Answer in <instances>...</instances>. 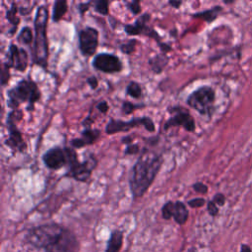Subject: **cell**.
I'll use <instances>...</instances> for the list:
<instances>
[{
    "instance_id": "6da1fadb",
    "label": "cell",
    "mask_w": 252,
    "mask_h": 252,
    "mask_svg": "<svg viewBox=\"0 0 252 252\" xmlns=\"http://www.w3.org/2000/svg\"><path fill=\"white\" fill-rule=\"evenodd\" d=\"M27 240L46 252H79V242L73 232L56 223L32 228L27 234Z\"/></svg>"
},
{
    "instance_id": "7a4b0ae2",
    "label": "cell",
    "mask_w": 252,
    "mask_h": 252,
    "mask_svg": "<svg viewBox=\"0 0 252 252\" xmlns=\"http://www.w3.org/2000/svg\"><path fill=\"white\" fill-rule=\"evenodd\" d=\"M162 162L163 158L160 155L147 149L144 150L129 175L130 191L134 198H140L147 192L158 175Z\"/></svg>"
},
{
    "instance_id": "3957f363",
    "label": "cell",
    "mask_w": 252,
    "mask_h": 252,
    "mask_svg": "<svg viewBox=\"0 0 252 252\" xmlns=\"http://www.w3.org/2000/svg\"><path fill=\"white\" fill-rule=\"evenodd\" d=\"M49 18L46 6H39L34 17V44H33V62L42 67H47L48 42L46 36V28Z\"/></svg>"
},
{
    "instance_id": "277c9868",
    "label": "cell",
    "mask_w": 252,
    "mask_h": 252,
    "mask_svg": "<svg viewBox=\"0 0 252 252\" xmlns=\"http://www.w3.org/2000/svg\"><path fill=\"white\" fill-rule=\"evenodd\" d=\"M7 105L12 110L18 109L21 103H27L28 111L33 110L34 104L39 100L41 94L37 85L31 79H23L12 89L7 91Z\"/></svg>"
},
{
    "instance_id": "5b68a950",
    "label": "cell",
    "mask_w": 252,
    "mask_h": 252,
    "mask_svg": "<svg viewBox=\"0 0 252 252\" xmlns=\"http://www.w3.org/2000/svg\"><path fill=\"white\" fill-rule=\"evenodd\" d=\"M186 102L200 114L210 117L215 109V92L211 87L203 86L195 90L187 97Z\"/></svg>"
},
{
    "instance_id": "8992f818",
    "label": "cell",
    "mask_w": 252,
    "mask_h": 252,
    "mask_svg": "<svg viewBox=\"0 0 252 252\" xmlns=\"http://www.w3.org/2000/svg\"><path fill=\"white\" fill-rule=\"evenodd\" d=\"M78 160V156L73 148H51L42 156V161L50 169H60L63 166H70Z\"/></svg>"
},
{
    "instance_id": "52a82bcc",
    "label": "cell",
    "mask_w": 252,
    "mask_h": 252,
    "mask_svg": "<svg viewBox=\"0 0 252 252\" xmlns=\"http://www.w3.org/2000/svg\"><path fill=\"white\" fill-rule=\"evenodd\" d=\"M23 113L20 109L11 110L7 116V129L9 137L5 141V144L12 150L20 153H24L27 150V144L23 139L22 133L17 127V121L21 120Z\"/></svg>"
},
{
    "instance_id": "ba28073f",
    "label": "cell",
    "mask_w": 252,
    "mask_h": 252,
    "mask_svg": "<svg viewBox=\"0 0 252 252\" xmlns=\"http://www.w3.org/2000/svg\"><path fill=\"white\" fill-rule=\"evenodd\" d=\"M138 126H144L146 130L149 132H155L156 130L153 119L148 116H143V117L132 118L130 121L116 120L111 118L105 126V132L108 135H113L118 132H127L130 129Z\"/></svg>"
},
{
    "instance_id": "9c48e42d",
    "label": "cell",
    "mask_w": 252,
    "mask_h": 252,
    "mask_svg": "<svg viewBox=\"0 0 252 252\" xmlns=\"http://www.w3.org/2000/svg\"><path fill=\"white\" fill-rule=\"evenodd\" d=\"M98 46V32L96 29L87 27L79 32V49L84 56H93Z\"/></svg>"
},
{
    "instance_id": "30bf717a",
    "label": "cell",
    "mask_w": 252,
    "mask_h": 252,
    "mask_svg": "<svg viewBox=\"0 0 252 252\" xmlns=\"http://www.w3.org/2000/svg\"><path fill=\"white\" fill-rule=\"evenodd\" d=\"M93 66L103 73H119L123 69L120 58L112 53H98L93 60Z\"/></svg>"
},
{
    "instance_id": "8fae6325",
    "label": "cell",
    "mask_w": 252,
    "mask_h": 252,
    "mask_svg": "<svg viewBox=\"0 0 252 252\" xmlns=\"http://www.w3.org/2000/svg\"><path fill=\"white\" fill-rule=\"evenodd\" d=\"M96 163H97V160L95 157L91 155L83 162H80L79 160H77L72 165H70L68 167L69 169H68L67 175L76 179L77 181L86 182L91 177L92 171L94 170V168H95Z\"/></svg>"
},
{
    "instance_id": "7c38bea8",
    "label": "cell",
    "mask_w": 252,
    "mask_h": 252,
    "mask_svg": "<svg viewBox=\"0 0 252 252\" xmlns=\"http://www.w3.org/2000/svg\"><path fill=\"white\" fill-rule=\"evenodd\" d=\"M173 115L164 123V130H168L173 126H182L186 131L193 132L195 130V121L192 115L184 108L173 107L169 110Z\"/></svg>"
},
{
    "instance_id": "4fadbf2b",
    "label": "cell",
    "mask_w": 252,
    "mask_h": 252,
    "mask_svg": "<svg viewBox=\"0 0 252 252\" xmlns=\"http://www.w3.org/2000/svg\"><path fill=\"white\" fill-rule=\"evenodd\" d=\"M151 18V15L145 13L142 16H140L134 23V25H126L125 27V32L129 35H146L150 36L152 38H155L158 43H160V36L158 34V32L152 28L147 25Z\"/></svg>"
},
{
    "instance_id": "5bb4252c",
    "label": "cell",
    "mask_w": 252,
    "mask_h": 252,
    "mask_svg": "<svg viewBox=\"0 0 252 252\" xmlns=\"http://www.w3.org/2000/svg\"><path fill=\"white\" fill-rule=\"evenodd\" d=\"M6 63L10 66V68H14L17 71H26L29 65V56L27 51L16 44H10L8 62Z\"/></svg>"
},
{
    "instance_id": "9a60e30c",
    "label": "cell",
    "mask_w": 252,
    "mask_h": 252,
    "mask_svg": "<svg viewBox=\"0 0 252 252\" xmlns=\"http://www.w3.org/2000/svg\"><path fill=\"white\" fill-rule=\"evenodd\" d=\"M100 136V131L98 129H91L86 128L81 133V138H76L71 141V146L74 149H80L85 146H89L94 144Z\"/></svg>"
},
{
    "instance_id": "2e32d148",
    "label": "cell",
    "mask_w": 252,
    "mask_h": 252,
    "mask_svg": "<svg viewBox=\"0 0 252 252\" xmlns=\"http://www.w3.org/2000/svg\"><path fill=\"white\" fill-rule=\"evenodd\" d=\"M172 218L179 224H183L186 222L188 219V210L182 202L180 201L174 202L173 208H172Z\"/></svg>"
},
{
    "instance_id": "e0dca14e",
    "label": "cell",
    "mask_w": 252,
    "mask_h": 252,
    "mask_svg": "<svg viewBox=\"0 0 252 252\" xmlns=\"http://www.w3.org/2000/svg\"><path fill=\"white\" fill-rule=\"evenodd\" d=\"M122 232L119 230L112 231L110 238L108 240L107 248L105 252H119L122 245Z\"/></svg>"
},
{
    "instance_id": "ac0fdd59",
    "label": "cell",
    "mask_w": 252,
    "mask_h": 252,
    "mask_svg": "<svg viewBox=\"0 0 252 252\" xmlns=\"http://www.w3.org/2000/svg\"><path fill=\"white\" fill-rule=\"evenodd\" d=\"M17 11H18V7L16 3H12L10 9H8L6 13V18L9 21V23L12 25V29L10 30L11 34L17 32V28L20 24V18L17 16Z\"/></svg>"
},
{
    "instance_id": "d6986e66",
    "label": "cell",
    "mask_w": 252,
    "mask_h": 252,
    "mask_svg": "<svg viewBox=\"0 0 252 252\" xmlns=\"http://www.w3.org/2000/svg\"><path fill=\"white\" fill-rule=\"evenodd\" d=\"M67 10H68V5L66 0L55 1L53 5V13H52L53 22H59L63 18V16L66 14Z\"/></svg>"
},
{
    "instance_id": "ffe728a7",
    "label": "cell",
    "mask_w": 252,
    "mask_h": 252,
    "mask_svg": "<svg viewBox=\"0 0 252 252\" xmlns=\"http://www.w3.org/2000/svg\"><path fill=\"white\" fill-rule=\"evenodd\" d=\"M166 63L167 57L165 56V54H157L149 60V64L151 65V68L155 73H160L165 67Z\"/></svg>"
},
{
    "instance_id": "44dd1931",
    "label": "cell",
    "mask_w": 252,
    "mask_h": 252,
    "mask_svg": "<svg viewBox=\"0 0 252 252\" xmlns=\"http://www.w3.org/2000/svg\"><path fill=\"white\" fill-rule=\"evenodd\" d=\"M221 11V7L220 6H216L210 10H206V11H203V12H200V13H195L193 14V17L195 18H201L207 22H212L214 21L220 14V12Z\"/></svg>"
},
{
    "instance_id": "7402d4cb",
    "label": "cell",
    "mask_w": 252,
    "mask_h": 252,
    "mask_svg": "<svg viewBox=\"0 0 252 252\" xmlns=\"http://www.w3.org/2000/svg\"><path fill=\"white\" fill-rule=\"evenodd\" d=\"M126 94L134 98H140L142 96V88L137 82H130L126 87Z\"/></svg>"
},
{
    "instance_id": "603a6c76",
    "label": "cell",
    "mask_w": 252,
    "mask_h": 252,
    "mask_svg": "<svg viewBox=\"0 0 252 252\" xmlns=\"http://www.w3.org/2000/svg\"><path fill=\"white\" fill-rule=\"evenodd\" d=\"M18 41L24 44H31L32 41V32L30 27H24L18 34Z\"/></svg>"
},
{
    "instance_id": "cb8c5ba5",
    "label": "cell",
    "mask_w": 252,
    "mask_h": 252,
    "mask_svg": "<svg viewBox=\"0 0 252 252\" xmlns=\"http://www.w3.org/2000/svg\"><path fill=\"white\" fill-rule=\"evenodd\" d=\"M94 11L100 15H107L108 14V1L105 0H97L94 3Z\"/></svg>"
},
{
    "instance_id": "d4e9b609",
    "label": "cell",
    "mask_w": 252,
    "mask_h": 252,
    "mask_svg": "<svg viewBox=\"0 0 252 252\" xmlns=\"http://www.w3.org/2000/svg\"><path fill=\"white\" fill-rule=\"evenodd\" d=\"M173 202L168 201L166 202L162 209H161V214H162V218L165 220H169L172 218V208H173Z\"/></svg>"
},
{
    "instance_id": "484cf974",
    "label": "cell",
    "mask_w": 252,
    "mask_h": 252,
    "mask_svg": "<svg viewBox=\"0 0 252 252\" xmlns=\"http://www.w3.org/2000/svg\"><path fill=\"white\" fill-rule=\"evenodd\" d=\"M137 41L136 39H130L129 41H127L126 43H123L121 44L120 46V49L123 53H126V54H131L134 50H135V45H136Z\"/></svg>"
},
{
    "instance_id": "4316f807",
    "label": "cell",
    "mask_w": 252,
    "mask_h": 252,
    "mask_svg": "<svg viewBox=\"0 0 252 252\" xmlns=\"http://www.w3.org/2000/svg\"><path fill=\"white\" fill-rule=\"evenodd\" d=\"M10 66L7 63H4L2 66V71H1V85L5 86L9 79H10Z\"/></svg>"
},
{
    "instance_id": "83f0119b",
    "label": "cell",
    "mask_w": 252,
    "mask_h": 252,
    "mask_svg": "<svg viewBox=\"0 0 252 252\" xmlns=\"http://www.w3.org/2000/svg\"><path fill=\"white\" fill-rule=\"evenodd\" d=\"M126 6L129 9V11L133 15H138L141 13V5L140 1H132V2H126Z\"/></svg>"
},
{
    "instance_id": "f1b7e54d",
    "label": "cell",
    "mask_w": 252,
    "mask_h": 252,
    "mask_svg": "<svg viewBox=\"0 0 252 252\" xmlns=\"http://www.w3.org/2000/svg\"><path fill=\"white\" fill-rule=\"evenodd\" d=\"M138 107H141V105H136L130 101H124L122 103V110L125 114H130L132 113L136 108Z\"/></svg>"
},
{
    "instance_id": "f546056e",
    "label": "cell",
    "mask_w": 252,
    "mask_h": 252,
    "mask_svg": "<svg viewBox=\"0 0 252 252\" xmlns=\"http://www.w3.org/2000/svg\"><path fill=\"white\" fill-rule=\"evenodd\" d=\"M188 205L192 208H199L205 205V199L203 198H195L190 201H188Z\"/></svg>"
},
{
    "instance_id": "4dcf8cb0",
    "label": "cell",
    "mask_w": 252,
    "mask_h": 252,
    "mask_svg": "<svg viewBox=\"0 0 252 252\" xmlns=\"http://www.w3.org/2000/svg\"><path fill=\"white\" fill-rule=\"evenodd\" d=\"M140 152L139 146L137 144H129L126 149H125V154L126 155H135Z\"/></svg>"
},
{
    "instance_id": "1f68e13d",
    "label": "cell",
    "mask_w": 252,
    "mask_h": 252,
    "mask_svg": "<svg viewBox=\"0 0 252 252\" xmlns=\"http://www.w3.org/2000/svg\"><path fill=\"white\" fill-rule=\"evenodd\" d=\"M193 189H194L196 192L201 193V194H205V193H207V191H208V187H207L204 183H202V182H196V183H194V184H193Z\"/></svg>"
},
{
    "instance_id": "d6a6232c",
    "label": "cell",
    "mask_w": 252,
    "mask_h": 252,
    "mask_svg": "<svg viewBox=\"0 0 252 252\" xmlns=\"http://www.w3.org/2000/svg\"><path fill=\"white\" fill-rule=\"evenodd\" d=\"M208 212L211 216H216L219 213V209L217 207V204H215L213 201H210L208 203Z\"/></svg>"
},
{
    "instance_id": "836d02e7",
    "label": "cell",
    "mask_w": 252,
    "mask_h": 252,
    "mask_svg": "<svg viewBox=\"0 0 252 252\" xmlns=\"http://www.w3.org/2000/svg\"><path fill=\"white\" fill-rule=\"evenodd\" d=\"M96 108H97L101 113H106V112L108 111L109 106H108V104H107V102H106L105 100H101V101H99V102L96 104Z\"/></svg>"
},
{
    "instance_id": "e575fe53",
    "label": "cell",
    "mask_w": 252,
    "mask_h": 252,
    "mask_svg": "<svg viewBox=\"0 0 252 252\" xmlns=\"http://www.w3.org/2000/svg\"><path fill=\"white\" fill-rule=\"evenodd\" d=\"M213 202H214L215 204L219 205V206H222V205L224 204V202H225V198H224V196H223L222 194L219 193V194H216V195H215Z\"/></svg>"
},
{
    "instance_id": "d590c367",
    "label": "cell",
    "mask_w": 252,
    "mask_h": 252,
    "mask_svg": "<svg viewBox=\"0 0 252 252\" xmlns=\"http://www.w3.org/2000/svg\"><path fill=\"white\" fill-rule=\"evenodd\" d=\"M87 83H88V85H89L93 90L96 89L97 86H98V81H97V79H96L94 76H92V77L88 78V79H87Z\"/></svg>"
},
{
    "instance_id": "8d00e7d4",
    "label": "cell",
    "mask_w": 252,
    "mask_h": 252,
    "mask_svg": "<svg viewBox=\"0 0 252 252\" xmlns=\"http://www.w3.org/2000/svg\"><path fill=\"white\" fill-rule=\"evenodd\" d=\"M91 4H92V2H88V3L86 2V3H80V4H79L78 9H79L81 15H84V13L89 10V7H90Z\"/></svg>"
},
{
    "instance_id": "74e56055",
    "label": "cell",
    "mask_w": 252,
    "mask_h": 252,
    "mask_svg": "<svg viewBox=\"0 0 252 252\" xmlns=\"http://www.w3.org/2000/svg\"><path fill=\"white\" fill-rule=\"evenodd\" d=\"M158 45H159V47H160V50L163 51L164 54H166V52H168V51L171 50V46H170L169 44H167V43H162V42H160V43H158Z\"/></svg>"
},
{
    "instance_id": "f35d334b",
    "label": "cell",
    "mask_w": 252,
    "mask_h": 252,
    "mask_svg": "<svg viewBox=\"0 0 252 252\" xmlns=\"http://www.w3.org/2000/svg\"><path fill=\"white\" fill-rule=\"evenodd\" d=\"M168 4L170 5V6H172L173 8H179V6L182 4V2L181 1H168Z\"/></svg>"
},
{
    "instance_id": "ab89813d",
    "label": "cell",
    "mask_w": 252,
    "mask_h": 252,
    "mask_svg": "<svg viewBox=\"0 0 252 252\" xmlns=\"http://www.w3.org/2000/svg\"><path fill=\"white\" fill-rule=\"evenodd\" d=\"M241 252H251V249H250V247L247 246V245H242Z\"/></svg>"
}]
</instances>
